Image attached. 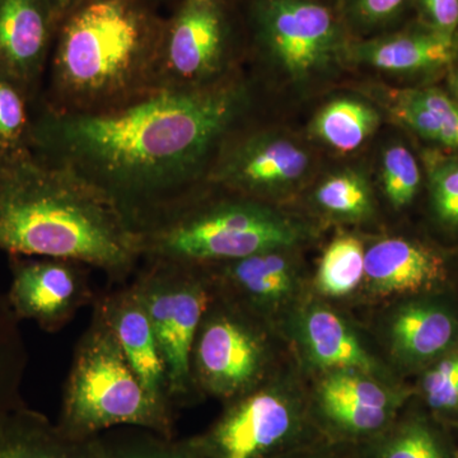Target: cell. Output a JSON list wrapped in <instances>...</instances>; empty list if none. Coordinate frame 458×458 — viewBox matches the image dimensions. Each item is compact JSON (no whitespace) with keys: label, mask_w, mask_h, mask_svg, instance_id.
Instances as JSON below:
<instances>
[{"label":"cell","mask_w":458,"mask_h":458,"mask_svg":"<svg viewBox=\"0 0 458 458\" xmlns=\"http://www.w3.org/2000/svg\"><path fill=\"white\" fill-rule=\"evenodd\" d=\"M250 105L242 81L157 90L102 114L36 105L32 155L63 165L107 195L137 233L207 183L216 153Z\"/></svg>","instance_id":"1"},{"label":"cell","mask_w":458,"mask_h":458,"mask_svg":"<svg viewBox=\"0 0 458 458\" xmlns=\"http://www.w3.org/2000/svg\"><path fill=\"white\" fill-rule=\"evenodd\" d=\"M0 251L82 262L114 284L141 264L140 236L117 205L75 172L33 155L0 174Z\"/></svg>","instance_id":"2"},{"label":"cell","mask_w":458,"mask_h":458,"mask_svg":"<svg viewBox=\"0 0 458 458\" xmlns=\"http://www.w3.org/2000/svg\"><path fill=\"white\" fill-rule=\"evenodd\" d=\"M164 20L148 0H78L57 23L38 104L102 114L157 92Z\"/></svg>","instance_id":"3"},{"label":"cell","mask_w":458,"mask_h":458,"mask_svg":"<svg viewBox=\"0 0 458 458\" xmlns=\"http://www.w3.org/2000/svg\"><path fill=\"white\" fill-rule=\"evenodd\" d=\"M208 183L141 229V260L212 265L284 250L302 229L256 199L207 197Z\"/></svg>","instance_id":"4"},{"label":"cell","mask_w":458,"mask_h":458,"mask_svg":"<svg viewBox=\"0 0 458 458\" xmlns=\"http://www.w3.org/2000/svg\"><path fill=\"white\" fill-rule=\"evenodd\" d=\"M56 424L77 439L95 438L114 427L174 437V414L150 399L113 328L96 309L75 346Z\"/></svg>","instance_id":"5"},{"label":"cell","mask_w":458,"mask_h":458,"mask_svg":"<svg viewBox=\"0 0 458 458\" xmlns=\"http://www.w3.org/2000/svg\"><path fill=\"white\" fill-rule=\"evenodd\" d=\"M132 284L137 288L167 372L172 405H182L195 391L191 354L199 327L216 292L204 265L141 260Z\"/></svg>","instance_id":"6"},{"label":"cell","mask_w":458,"mask_h":458,"mask_svg":"<svg viewBox=\"0 0 458 458\" xmlns=\"http://www.w3.org/2000/svg\"><path fill=\"white\" fill-rule=\"evenodd\" d=\"M157 60V89H212L228 75L233 53L231 0H176L165 12Z\"/></svg>","instance_id":"7"},{"label":"cell","mask_w":458,"mask_h":458,"mask_svg":"<svg viewBox=\"0 0 458 458\" xmlns=\"http://www.w3.org/2000/svg\"><path fill=\"white\" fill-rule=\"evenodd\" d=\"M269 360L258 321L216 295L192 346L195 391L231 403L261 385Z\"/></svg>","instance_id":"8"},{"label":"cell","mask_w":458,"mask_h":458,"mask_svg":"<svg viewBox=\"0 0 458 458\" xmlns=\"http://www.w3.org/2000/svg\"><path fill=\"white\" fill-rule=\"evenodd\" d=\"M250 22L261 50L294 80L327 65L339 47L335 18L309 0H252Z\"/></svg>","instance_id":"9"},{"label":"cell","mask_w":458,"mask_h":458,"mask_svg":"<svg viewBox=\"0 0 458 458\" xmlns=\"http://www.w3.org/2000/svg\"><path fill=\"white\" fill-rule=\"evenodd\" d=\"M9 307L20 321H32L47 333H59L98 293L89 267L82 262L38 256L9 255Z\"/></svg>","instance_id":"10"},{"label":"cell","mask_w":458,"mask_h":458,"mask_svg":"<svg viewBox=\"0 0 458 458\" xmlns=\"http://www.w3.org/2000/svg\"><path fill=\"white\" fill-rule=\"evenodd\" d=\"M300 427L294 400L278 386L260 385L231 401L218 421L195 441L208 458H267Z\"/></svg>","instance_id":"11"},{"label":"cell","mask_w":458,"mask_h":458,"mask_svg":"<svg viewBox=\"0 0 458 458\" xmlns=\"http://www.w3.org/2000/svg\"><path fill=\"white\" fill-rule=\"evenodd\" d=\"M232 131L216 153L208 183L261 201L306 176L310 157L293 141L265 131L234 137Z\"/></svg>","instance_id":"12"},{"label":"cell","mask_w":458,"mask_h":458,"mask_svg":"<svg viewBox=\"0 0 458 458\" xmlns=\"http://www.w3.org/2000/svg\"><path fill=\"white\" fill-rule=\"evenodd\" d=\"M56 29L53 0H0V75L38 99Z\"/></svg>","instance_id":"13"},{"label":"cell","mask_w":458,"mask_h":458,"mask_svg":"<svg viewBox=\"0 0 458 458\" xmlns=\"http://www.w3.org/2000/svg\"><path fill=\"white\" fill-rule=\"evenodd\" d=\"M93 309L106 319L119 340L126 360L159 408L174 414L168 396L167 372L152 322L132 283L98 295Z\"/></svg>","instance_id":"14"},{"label":"cell","mask_w":458,"mask_h":458,"mask_svg":"<svg viewBox=\"0 0 458 458\" xmlns=\"http://www.w3.org/2000/svg\"><path fill=\"white\" fill-rule=\"evenodd\" d=\"M364 279L373 293L421 295L441 288L447 267L438 252L406 238L377 241L366 250Z\"/></svg>","instance_id":"15"},{"label":"cell","mask_w":458,"mask_h":458,"mask_svg":"<svg viewBox=\"0 0 458 458\" xmlns=\"http://www.w3.org/2000/svg\"><path fill=\"white\" fill-rule=\"evenodd\" d=\"M390 349L409 369L428 367L458 344V313L437 298L401 304L388 322Z\"/></svg>","instance_id":"16"},{"label":"cell","mask_w":458,"mask_h":458,"mask_svg":"<svg viewBox=\"0 0 458 458\" xmlns=\"http://www.w3.org/2000/svg\"><path fill=\"white\" fill-rule=\"evenodd\" d=\"M294 328L306 360L316 369H354L376 378L381 370L345 319L327 307L310 304L298 313Z\"/></svg>","instance_id":"17"},{"label":"cell","mask_w":458,"mask_h":458,"mask_svg":"<svg viewBox=\"0 0 458 458\" xmlns=\"http://www.w3.org/2000/svg\"><path fill=\"white\" fill-rule=\"evenodd\" d=\"M102 436L77 439L25 403L0 419V458H104Z\"/></svg>","instance_id":"18"},{"label":"cell","mask_w":458,"mask_h":458,"mask_svg":"<svg viewBox=\"0 0 458 458\" xmlns=\"http://www.w3.org/2000/svg\"><path fill=\"white\" fill-rule=\"evenodd\" d=\"M355 53L361 62L381 71L411 73L450 64L456 56L457 45L454 36L432 30L367 42Z\"/></svg>","instance_id":"19"},{"label":"cell","mask_w":458,"mask_h":458,"mask_svg":"<svg viewBox=\"0 0 458 458\" xmlns=\"http://www.w3.org/2000/svg\"><path fill=\"white\" fill-rule=\"evenodd\" d=\"M391 110L420 137L458 149V104L441 90H405L396 96Z\"/></svg>","instance_id":"20"},{"label":"cell","mask_w":458,"mask_h":458,"mask_svg":"<svg viewBox=\"0 0 458 458\" xmlns=\"http://www.w3.org/2000/svg\"><path fill=\"white\" fill-rule=\"evenodd\" d=\"M378 123V114L369 105L357 99L337 98L316 114L312 131L334 149L352 152L369 140Z\"/></svg>","instance_id":"21"},{"label":"cell","mask_w":458,"mask_h":458,"mask_svg":"<svg viewBox=\"0 0 458 458\" xmlns=\"http://www.w3.org/2000/svg\"><path fill=\"white\" fill-rule=\"evenodd\" d=\"M33 98L20 84L0 75V157L14 162L32 156Z\"/></svg>","instance_id":"22"},{"label":"cell","mask_w":458,"mask_h":458,"mask_svg":"<svg viewBox=\"0 0 458 458\" xmlns=\"http://www.w3.org/2000/svg\"><path fill=\"white\" fill-rule=\"evenodd\" d=\"M20 319L0 291V419L22 403L21 388L29 364Z\"/></svg>","instance_id":"23"},{"label":"cell","mask_w":458,"mask_h":458,"mask_svg":"<svg viewBox=\"0 0 458 458\" xmlns=\"http://www.w3.org/2000/svg\"><path fill=\"white\" fill-rule=\"evenodd\" d=\"M366 250L357 237L334 238L319 260L316 288L327 297L340 298L351 294L364 279Z\"/></svg>","instance_id":"24"},{"label":"cell","mask_w":458,"mask_h":458,"mask_svg":"<svg viewBox=\"0 0 458 458\" xmlns=\"http://www.w3.org/2000/svg\"><path fill=\"white\" fill-rule=\"evenodd\" d=\"M318 396V401H345L394 411L403 400L399 393L379 384L376 377L354 369L327 372L319 382Z\"/></svg>","instance_id":"25"},{"label":"cell","mask_w":458,"mask_h":458,"mask_svg":"<svg viewBox=\"0 0 458 458\" xmlns=\"http://www.w3.org/2000/svg\"><path fill=\"white\" fill-rule=\"evenodd\" d=\"M438 428L423 417L403 421L388 434L376 458H454Z\"/></svg>","instance_id":"26"},{"label":"cell","mask_w":458,"mask_h":458,"mask_svg":"<svg viewBox=\"0 0 458 458\" xmlns=\"http://www.w3.org/2000/svg\"><path fill=\"white\" fill-rule=\"evenodd\" d=\"M315 197L318 207L336 218L360 221L372 213V192L358 172L333 174L318 186Z\"/></svg>","instance_id":"27"},{"label":"cell","mask_w":458,"mask_h":458,"mask_svg":"<svg viewBox=\"0 0 458 458\" xmlns=\"http://www.w3.org/2000/svg\"><path fill=\"white\" fill-rule=\"evenodd\" d=\"M104 439V458H208L195 438L174 441V437L144 429L131 438Z\"/></svg>","instance_id":"28"},{"label":"cell","mask_w":458,"mask_h":458,"mask_svg":"<svg viewBox=\"0 0 458 458\" xmlns=\"http://www.w3.org/2000/svg\"><path fill=\"white\" fill-rule=\"evenodd\" d=\"M382 185L386 197L396 209L414 200L420 185V170L417 159L408 148H387L382 157Z\"/></svg>","instance_id":"29"},{"label":"cell","mask_w":458,"mask_h":458,"mask_svg":"<svg viewBox=\"0 0 458 458\" xmlns=\"http://www.w3.org/2000/svg\"><path fill=\"white\" fill-rule=\"evenodd\" d=\"M322 415L336 430L348 436H369L391 423L394 410L373 408L345 401H318Z\"/></svg>","instance_id":"30"},{"label":"cell","mask_w":458,"mask_h":458,"mask_svg":"<svg viewBox=\"0 0 458 458\" xmlns=\"http://www.w3.org/2000/svg\"><path fill=\"white\" fill-rule=\"evenodd\" d=\"M427 405L438 414L458 412V344L428 366L421 378Z\"/></svg>","instance_id":"31"},{"label":"cell","mask_w":458,"mask_h":458,"mask_svg":"<svg viewBox=\"0 0 458 458\" xmlns=\"http://www.w3.org/2000/svg\"><path fill=\"white\" fill-rule=\"evenodd\" d=\"M432 207L442 225L458 228V159H430Z\"/></svg>","instance_id":"32"},{"label":"cell","mask_w":458,"mask_h":458,"mask_svg":"<svg viewBox=\"0 0 458 458\" xmlns=\"http://www.w3.org/2000/svg\"><path fill=\"white\" fill-rule=\"evenodd\" d=\"M434 31L454 36L458 27V0H421Z\"/></svg>","instance_id":"33"},{"label":"cell","mask_w":458,"mask_h":458,"mask_svg":"<svg viewBox=\"0 0 458 458\" xmlns=\"http://www.w3.org/2000/svg\"><path fill=\"white\" fill-rule=\"evenodd\" d=\"M405 0H358V11L369 22H381L394 16Z\"/></svg>","instance_id":"34"},{"label":"cell","mask_w":458,"mask_h":458,"mask_svg":"<svg viewBox=\"0 0 458 458\" xmlns=\"http://www.w3.org/2000/svg\"><path fill=\"white\" fill-rule=\"evenodd\" d=\"M78 0H53L54 9H55L57 23L62 20L66 12L69 11Z\"/></svg>","instance_id":"35"},{"label":"cell","mask_w":458,"mask_h":458,"mask_svg":"<svg viewBox=\"0 0 458 458\" xmlns=\"http://www.w3.org/2000/svg\"><path fill=\"white\" fill-rule=\"evenodd\" d=\"M148 2L162 12V9H165V11H167V9L170 8L176 0H148Z\"/></svg>","instance_id":"36"},{"label":"cell","mask_w":458,"mask_h":458,"mask_svg":"<svg viewBox=\"0 0 458 458\" xmlns=\"http://www.w3.org/2000/svg\"><path fill=\"white\" fill-rule=\"evenodd\" d=\"M452 86H454V92H456V95L458 96V74H456V77L452 81Z\"/></svg>","instance_id":"37"},{"label":"cell","mask_w":458,"mask_h":458,"mask_svg":"<svg viewBox=\"0 0 458 458\" xmlns=\"http://www.w3.org/2000/svg\"><path fill=\"white\" fill-rule=\"evenodd\" d=\"M8 164H11V162L4 161V159L0 157V174H2V171L4 170L5 165Z\"/></svg>","instance_id":"38"},{"label":"cell","mask_w":458,"mask_h":458,"mask_svg":"<svg viewBox=\"0 0 458 458\" xmlns=\"http://www.w3.org/2000/svg\"><path fill=\"white\" fill-rule=\"evenodd\" d=\"M295 458H331L327 456H316V454H307V456H300Z\"/></svg>","instance_id":"39"},{"label":"cell","mask_w":458,"mask_h":458,"mask_svg":"<svg viewBox=\"0 0 458 458\" xmlns=\"http://www.w3.org/2000/svg\"><path fill=\"white\" fill-rule=\"evenodd\" d=\"M454 458H458V451L454 454Z\"/></svg>","instance_id":"40"}]
</instances>
